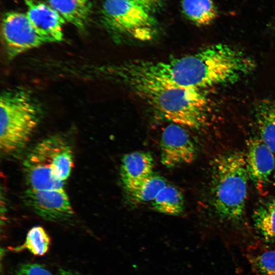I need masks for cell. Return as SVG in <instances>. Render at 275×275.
<instances>
[{"instance_id":"6da1fadb","label":"cell","mask_w":275,"mask_h":275,"mask_svg":"<svg viewBox=\"0 0 275 275\" xmlns=\"http://www.w3.org/2000/svg\"><path fill=\"white\" fill-rule=\"evenodd\" d=\"M122 64L126 68L141 74L201 90L235 82L251 74L256 67L254 60L248 54L222 43L168 60H133Z\"/></svg>"},{"instance_id":"7a4b0ae2","label":"cell","mask_w":275,"mask_h":275,"mask_svg":"<svg viewBox=\"0 0 275 275\" xmlns=\"http://www.w3.org/2000/svg\"><path fill=\"white\" fill-rule=\"evenodd\" d=\"M73 167V156L61 136H48L25 156L23 171L24 202L44 219L60 222L73 214L65 184Z\"/></svg>"},{"instance_id":"3957f363","label":"cell","mask_w":275,"mask_h":275,"mask_svg":"<svg viewBox=\"0 0 275 275\" xmlns=\"http://www.w3.org/2000/svg\"><path fill=\"white\" fill-rule=\"evenodd\" d=\"M104 68L105 76L129 89L164 120L194 130L206 125L208 101L201 90L144 75L121 63Z\"/></svg>"},{"instance_id":"277c9868","label":"cell","mask_w":275,"mask_h":275,"mask_svg":"<svg viewBox=\"0 0 275 275\" xmlns=\"http://www.w3.org/2000/svg\"><path fill=\"white\" fill-rule=\"evenodd\" d=\"M249 178L243 153L232 151L216 158L212 175V200L216 212L222 219L235 222L241 218Z\"/></svg>"},{"instance_id":"5b68a950","label":"cell","mask_w":275,"mask_h":275,"mask_svg":"<svg viewBox=\"0 0 275 275\" xmlns=\"http://www.w3.org/2000/svg\"><path fill=\"white\" fill-rule=\"evenodd\" d=\"M40 111L24 89L4 90L0 97V149L5 155L20 151L37 128Z\"/></svg>"},{"instance_id":"8992f818","label":"cell","mask_w":275,"mask_h":275,"mask_svg":"<svg viewBox=\"0 0 275 275\" xmlns=\"http://www.w3.org/2000/svg\"><path fill=\"white\" fill-rule=\"evenodd\" d=\"M102 14L108 28L136 40L151 41L157 32L151 13L131 0H105Z\"/></svg>"},{"instance_id":"52a82bcc","label":"cell","mask_w":275,"mask_h":275,"mask_svg":"<svg viewBox=\"0 0 275 275\" xmlns=\"http://www.w3.org/2000/svg\"><path fill=\"white\" fill-rule=\"evenodd\" d=\"M1 32L6 53L10 59L47 43L36 31L26 14L21 12L5 13Z\"/></svg>"},{"instance_id":"ba28073f","label":"cell","mask_w":275,"mask_h":275,"mask_svg":"<svg viewBox=\"0 0 275 275\" xmlns=\"http://www.w3.org/2000/svg\"><path fill=\"white\" fill-rule=\"evenodd\" d=\"M186 128L173 123L163 130L160 138V160L168 168L193 162L196 148Z\"/></svg>"},{"instance_id":"9c48e42d","label":"cell","mask_w":275,"mask_h":275,"mask_svg":"<svg viewBox=\"0 0 275 275\" xmlns=\"http://www.w3.org/2000/svg\"><path fill=\"white\" fill-rule=\"evenodd\" d=\"M26 14L33 26L47 42H60L64 39L66 22L50 5L38 0H25Z\"/></svg>"},{"instance_id":"30bf717a","label":"cell","mask_w":275,"mask_h":275,"mask_svg":"<svg viewBox=\"0 0 275 275\" xmlns=\"http://www.w3.org/2000/svg\"><path fill=\"white\" fill-rule=\"evenodd\" d=\"M246 149L245 155L249 177L260 190L267 183L274 169L273 152L258 138L249 139Z\"/></svg>"},{"instance_id":"8fae6325","label":"cell","mask_w":275,"mask_h":275,"mask_svg":"<svg viewBox=\"0 0 275 275\" xmlns=\"http://www.w3.org/2000/svg\"><path fill=\"white\" fill-rule=\"evenodd\" d=\"M154 160L147 152L134 151L124 155L120 166V176L128 191L153 173Z\"/></svg>"},{"instance_id":"7c38bea8","label":"cell","mask_w":275,"mask_h":275,"mask_svg":"<svg viewBox=\"0 0 275 275\" xmlns=\"http://www.w3.org/2000/svg\"><path fill=\"white\" fill-rule=\"evenodd\" d=\"M254 112L260 139L275 153V100L260 101Z\"/></svg>"},{"instance_id":"4fadbf2b","label":"cell","mask_w":275,"mask_h":275,"mask_svg":"<svg viewBox=\"0 0 275 275\" xmlns=\"http://www.w3.org/2000/svg\"><path fill=\"white\" fill-rule=\"evenodd\" d=\"M49 5L65 20L78 29L89 22L92 4L90 0H48Z\"/></svg>"},{"instance_id":"5bb4252c","label":"cell","mask_w":275,"mask_h":275,"mask_svg":"<svg viewBox=\"0 0 275 275\" xmlns=\"http://www.w3.org/2000/svg\"><path fill=\"white\" fill-rule=\"evenodd\" d=\"M254 271L260 275H275V246L264 243L250 245L246 253Z\"/></svg>"},{"instance_id":"9a60e30c","label":"cell","mask_w":275,"mask_h":275,"mask_svg":"<svg viewBox=\"0 0 275 275\" xmlns=\"http://www.w3.org/2000/svg\"><path fill=\"white\" fill-rule=\"evenodd\" d=\"M181 7L188 19L198 26L210 24L218 16L213 0H182Z\"/></svg>"},{"instance_id":"2e32d148","label":"cell","mask_w":275,"mask_h":275,"mask_svg":"<svg viewBox=\"0 0 275 275\" xmlns=\"http://www.w3.org/2000/svg\"><path fill=\"white\" fill-rule=\"evenodd\" d=\"M253 218L254 227L264 241L275 242V199L258 206Z\"/></svg>"},{"instance_id":"e0dca14e","label":"cell","mask_w":275,"mask_h":275,"mask_svg":"<svg viewBox=\"0 0 275 275\" xmlns=\"http://www.w3.org/2000/svg\"><path fill=\"white\" fill-rule=\"evenodd\" d=\"M154 209L161 213L177 216L184 209V198L176 186L167 184L152 201Z\"/></svg>"},{"instance_id":"ac0fdd59","label":"cell","mask_w":275,"mask_h":275,"mask_svg":"<svg viewBox=\"0 0 275 275\" xmlns=\"http://www.w3.org/2000/svg\"><path fill=\"white\" fill-rule=\"evenodd\" d=\"M167 184L163 177L153 173L127 192L136 203L152 202Z\"/></svg>"},{"instance_id":"d6986e66","label":"cell","mask_w":275,"mask_h":275,"mask_svg":"<svg viewBox=\"0 0 275 275\" xmlns=\"http://www.w3.org/2000/svg\"><path fill=\"white\" fill-rule=\"evenodd\" d=\"M50 243L49 236L44 229L41 226H35L29 231L24 243L15 250L25 249L34 255L42 256L48 251Z\"/></svg>"},{"instance_id":"ffe728a7","label":"cell","mask_w":275,"mask_h":275,"mask_svg":"<svg viewBox=\"0 0 275 275\" xmlns=\"http://www.w3.org/2000/svg\"><path fill=\"white\" fill-rule=\"evenodd\" d=\"M15 275H52L43 265L37 263H25L21 265Z\"/></svg>"},{"instance_id":"44dd1931","label":"cell","mask_w":275,"mask_h":275,"mask_svg":"<svg viewBox=\"0 0 275 275\" xmlns=\"http://www.w3.org/2000/svg\"><path fill=\"white\" fill-rule=\"evenodd\" d=\"M143 7L150 13L160 8L164 0H131Z\"/></svg>"},{"instance_id":"7402d4cb","label":"cell","mask_w":275,"mask_h":275,"mask_svg":"<svg viewBox=\"0 0 275 275\" xmlns=\"http://www.w3.org/2000/svg\"><path fill=\"white\" fill-rule=\"evenodd\" d=\"M56 275H80L77 272L66 269H61Z\"/></svg>"},{"instance_id":"603a6c76","label":"cell","mask_w":275,"mask_h":275,"mask_svg":"<svg viewBox=\"0 0 275 275\" xmlns=\"http://www.w3.org/2000/svg\"><path fill=\"white\" fill-rule=\"evenodd\" d=\"M273 28L275 29V20H274V24H273Z\"/></svg>"}]
</instances>
